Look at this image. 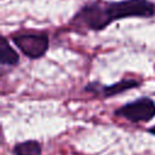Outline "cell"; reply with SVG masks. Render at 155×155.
<instances>
[{
	"label": "cell",
	"instance_id": "2",
	"mask_svg": "<svg viewBox=\"0 0 155 155\" xmlns=\"http://www.w3.org/2000/svg\"><path fill=\"white\" fill-rule=\"evenodd\" d=\"M11 41L29 59L42 58L50 47V38L45 31H18L11 35Z\"/></svg>",
	"mask_w": 155,
	"mask_h": 155
},
{
	"label": "cell",
	"instance_id": "7",
	"mask_svg": "<svg viewBox=\"0 0 155 155\" xmlns=\"http://www.w3.org/2000/svg\"><path fill=\"white\" fill-rule=\"evenodd\" d=\"M147 131H148L150 134H153V136L155 137V126H151V127H149Z\"/></svg>",
	"mask_w": 155,
	"mask_h": 155
},
{
	"label": "cell",
	"instance_id": "4",
	"mask_svg": "<svg viewBox=\"0 0 155 155\" xmlns=\"http://www.w3.org/2000/svg\"><path fill=\"white\" fill-rule=\"evenodd\" d=\"M140 86H142V82L137 79L122 78L119 81L110 84V85H104L99 81H91L84 86L82 91L88 94H92L93 97L113 98L115 96L122 94V93L132 91L134 88H139Z\"/></svg>",
	"mask_w": 155,
	"mask_h": 155
},
{
	"label": "cell",
	"instance_id": "6",
	"mask_svg": "<svg viewBox=\"0 0 155 155\" xmlns=\"http://www.w3.org/2000/svg\"><path fill=\"white\" fill-rule=\"evenodd\" d=\"M11 151L13 155H41L42 144L36 139H27L16 143Z\"/></svg>",
	"mask_w": 155,
	"mask_h": 155
},
{
	"label": "cell",
	"instance_id": "3",
	"mask_svg": "<svg viewBox=\"0 0 155 155\" xmlns=\"http://www.w3.org/2000/svg\"><path fill=\"white\" fill-rule=\"evenodd\" d=\"M114 116L127 120L131 124L150 122L155 119V101L149 96H140L114 110Z\"/></svg>",
	"mask_w": 155,
	"mask_h": 155
},
{
	"label": "cell",
	"instance_id": "5",
	"mask_svg": "<svg viewBox=\"0 0 155 155\" xmlns=\"http://www.w3.org/2000/svg\"><path fill=\"white\" fill-rule=\"evenodd\" d=\"M19 63V54L10 45L8 40L2 36L0 44V64L2 67H16Z\"/></svg>",
	"mask_w": 155,
	"mask_h": 155
},
{
	"label": "cell",
	"instance_id": "1",
	"mask_svg": "<svg viewBox=\"0 0 155 155\" xmlns=\"http://www.w3.org/2000/svg\"><path fill=\"white\" fill-rule=\"evenodd\" d=\"M153 16H155V4L150 0H93L81 6L73 16L70 25L76 30L102 31L115 21Z\"/></svg>",
	"mask_w": 155,
	"mask_h": 155
},
{
	"label": "cell",
	"instance_id": "8",
	"mask_svg": "<svg viewBox=\"0 0 155 155\" xmlns=\"http://www.w3.org/2000/svg\"><path fill=\"white\" fill-rule=\"evenodd\" d=\"M154 71H155V65H154Z\"/></svg>",
	"mask_w": 155,
	"mask_h": 155
}]
</instances>
